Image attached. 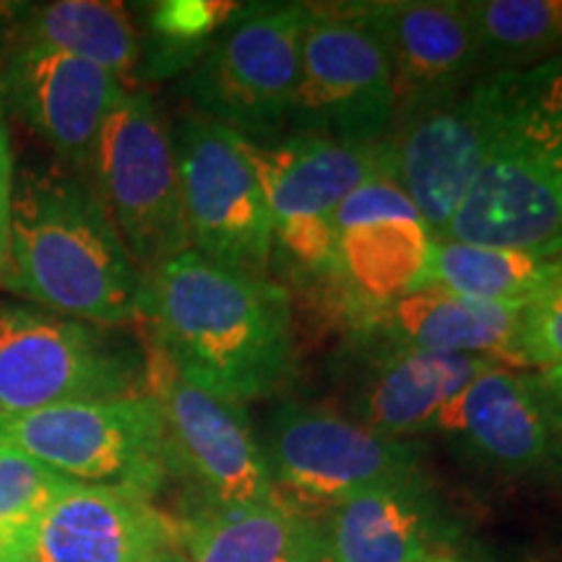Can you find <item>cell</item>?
<instances>
[{
    "mask_svg": "<svg viewBox=\"0 0 562 562\" xmlns=\"http://www.w3.org/2000/svg\"><path fill=\"white\" fill-rule=\"evenodd\" d=\"M191 248L224 269L269 279L273 224L245 138L203 115L175 131Z\"/></svg>",
    "mask_w": 562,
    "mask_h": 562,
    "instance_id": "obj_10",
    "label": "cell"
},
{
    "mask_svg": "<svg viewBox=\"0 0 562 562\" xmlns=\"http://www.w3.org/2000/svg\"><path fill=\"white\" fill-rule=\"evenodd\" d=\"M172 552L178 524L149 497L70 480L34 533L30 562H161Z\"/></svg>",
    "mask_w": 562,
    "mask_h": 562,
    "instance_id": "obj_16",
    "label": "cell"
},
{
    "mask_svg": "<svg viewBox=\"0 0 562 562\" xmlns=\"http://www.w3.org/2000/svg\"><path fill=\"white\" fill-rule=\"evenodd\" d=\"M245 151L271 211L273 243L313 269L339 263L334 220L341 203L372 175L393 167L385 140L290 136L256 144L245 138Z\"/></svg>",
    "mask_w": 562,
    "mask_h": 562,
    "instance_id": "obj_11",
    "label": "cell"
},
{
    "mask_svg": "<svg viewBox=\"0 0 562 562\" xmlns=\"http://www.w3.org/2000/svg\"><path fill=\"white\" fill-rule=\"evenodd\" d=\"M432 510L417 482L362 492L336 505L326 539V562H427L442 558Z\"/></svg>",
    "mask_w": 562,
    "mask_h": 562,
    "instance_id": "obj_20",
    "label": "cell"
},
{
    "mask_svg": "<svg viewBox=\"0 0 562 562\" xmlns=\"http://www.w3.org/2000/svg\"><path fill=\"white\" fill-rule=\"evenodd\" d=\"M531 381L537 385L539 396H542L544 409L552 419V427H558L562 432V368L539 370L537 375H531Z\"/></svg>",
    "mask_w": 562,
    "mask_h": 562,
    "instance_id": "obj_29",
    "label": "cell"
},
{
    "mask_svg": "<svg viewBox=\"0 0 562 562\" xmlns=\"http://www.w3.org/2000/svg\"><path fill=\"white\" fill-rule=\"evenodd\" d=\"M89 180L140 277L191 248L175 138L151 97H121L97 138Z\"/></svg>",
    "mask_w": 562,
    "mask_h": 562,
    "instance_id": "obj_5",
    "label": "cell"
},
{
    "mask_svg": "<svg viewBox=\"0 0 562 562\" xmlns=\"http://www.w3.org/2000/svg\"><path fill=\"white\" fill-rule=\"evenodd\" d=\"M0 446L16 448L66 480L144 497L170 472L165 422L149 391L0 414Z\"/></svg>",
    "mask_w": 562,
    "mask_h": 562,
    "instance_id": "obj_4",
    "label": "cell"
},
{
    "mask_svg": "<svg viewBox=\"0 0 562 562\" xmlns=\"http://www.w3.org/2000/svg\"><path fill=\"white\" fill-rule=\"evenodd\" d=\"M362 11L391 58L393 128L448 102L482 76L480 37L461 0H391L362 3Z\"/></svg>",
    "mask_w": 562,
    "mask_h": 562,
    "instance_id": "obj_14",
    "label": "cell"
},
{
    "mask_svg": "<svg viewBox=\"0 0 562 562\" xmlns=\"http://www.w3.org/2000/svg\"><path fill=\"white\" fill-rule=\"evenodd\" d=\"M510 368H562V284L539 292L521 307L508 351Z\"/></svg>",
    "mask_w": 562,
    "mask_h": 562,
    "instance_id": "obj_27",
    "label": "cell"
},
{
    "mask_svg": "<svg viewBox=\"0 0 562 562\" xmlns=\"http://www.w3.org/2000/svg\"><path fill=\"white\" fill-rule=\"evenodd\" d=\"M290 562H323V560H315V558H300V560H290Z\"/></svg>",
    "mask_w": 562,
    "mask_h": 562,
    "instance_id": "obj_35",
    "label": "cell"
},
{
    "mask_svg": "<svg viewBox=\"0 0 562 562\" xmlns=\"http://www.w3.org/2000/svg\"><path fill=\"white\" fill-rule=\"evenodd\" d=\"M558 263H560V269H562V252L558 256Z\"/></svg>",
    "mask_w": 562,
    "mask_h": 562,
    "instance_id": "obj_36",
    "label": "cell"
},
{
    "mask_svg": "<svg viewBox=\"0 0 562 562\" xmlns=\"http://www.w3.org/2000/svg\"><path fill=\"white\" fill-rule=\"evenodd\" d=\"M307 13L290 3L232 16L188 81L201 115L256 144L277 138L297 94Z\"/></svg>",
    "mask_w": 562,
    "mask_h": 562,
    "instance_id": "obj_8",
    "label": "cell"
},
{
    "mask_svg": "<svg viewBox=\"0 0 562 562\" xmlns=\"http://www.w3.org/2000/svg\"><path fill=\"white\" fill-rule=\"evenodd\" d=\"M13 188V157H11V140L5 133V125L0 121V220L9 222V203Z\"/></svg>",
    "mask_w": 562,
    "mask_h": 562,
    "instance_id": "obj_30",
    "label": "cell"
},
{
    "mask_svg": "<svg viewBox=\"0 0 562 562\" xmlns=\"http://www.w3.org/2000/svg\"><path fill=\"white\" fill-rule=\"evenodd\" d=\"M3 284L42 311L102 328L138 321L140 271L76 172L13 175Z\"/></svg>",
    "mask_w": 562,
    "mask_h": 562,
    "instance_id": "obj_2",
    "label": "cell"
},
{
    "mask_svg": "<svg viewBox=\"0 0 562 562\" xmlns=\"http://www.w3.org/2000/svg\"><path fill=\"white\" fill-rule=\"evenodd\" d=\"M161 562H186V558H182L180 552H172L170 558H165V560H161Z\"/></svg>",
    "mask_w": 562,
    "mask_h": 562,
    "instance_id": "obj_32",
    "label": "cell"
},
{
    "mask_svg": "<svg viewBox=\"0 0 562 562\" xmlns=\"http://www.w3.org/2000/svg\"><path fill=\"white\" fill-rule=\"evenodd\" d=\"M435 235L422 216H389L336 235L339 266L370 297L402 300L419 292Z\"/></svg>",
    "mask_w": 562,
    "mask_h": 562,
    "instance_id": "obj_23",
    "label": "cell"
},
{
    "mask_svg": "<svg viewBox=\"0 0 562 562\" xmlns=\"http://www.w3.org/2000/svg\"><path fill=\"white\" fill-rule=\"evenodd\" d=\"M526 302H482L427 286L393 302L391 323L406 347L474 355L505 364Z\"/></svg>",
    "mask_w": 562,
    "mask_h": 562,
    "instance_id": "obj_21",
    "label": "cell"
},
{
    "mask_svg": "<svg viewBox=\"0 0 562 562\" xmlns=\"http://www.w3.org/2000/svg\"><path fill=\"white\" fill-rule=\"evenodd\" d=\"M554 66H558V70H560V74H562V53L560 55H554Z\"/></svg>",
    "mask_w": 562,
    "mask_h": 562,
    "instance_id": "obj_33",
    "label": "cell"
},
{
    "mask_svg": "<svg viewBox=\"0 0 562 562\" xmlns=\"http://www.w3.org/2000/svg\"><path fill=\"white\" fill-rule=\"evenodd\" d=\"M146 393V360L94 323L0 307V414Z\"/></svg>",
    "mask_w": 562,
    "mask_h": 562,
    "instance_id": "obj_6",
    "label": "cell"
},
{
    "mask_svg": "<svg viewBox=\"0 0 562 562\" xmlns=\"http://www.w3.org/2000/svg\"><path fill=\"white\" fill-rule=\"evenodd\" d=\"M138 318L186 381L229 404L261 402L294 370L290 300L269 279L224 269L193 248L140 277Z\"/></svg>",
    "mask_w": 562,
    "mask_h": 562,
    "instance_id": "obj_1",
    "label": "cell"
},
{
    "mask_svg": "<svg viewBox=\"0 0 562 562\" xmlns=\"http://www.w3.org/2000/svg\"><path fill=\"white\" fill-rule=\"evenodd\" d=\"M435 240L492 248L562 245V79L550 60L518 70L508 123Z\"/></svg>",
    "mask_w": 562,
    "mask_h": 562,
    "instance_id": "obj_3",
    "label": "cell"
},
{
    "mask_svg": "<svg viewBox=\"0 0 562 562\" xmlns=\"http://www.w3.org/2000/svg\"><path fill=\"white\" fill-rule=\"evenodd\" d=\"M21 45L70 55L123 79L140 58L138 32L117 3L58 0L30 16Z\"/></svg>",
    "mask_w": 562,
    "mask_h": 562,
    "instance_id": "obj_24",
    "label": "cell"
},
{
    "mask_svg": "<svg viewBox=\"0 0 562 562\" xmlns=\"http://www.w3.org/2000/svg\"><path fill=\"white\" fill-rule=\"evenodd\" d=\"M550 248H492L453 240H435L419 290L461 294L482 302H529L539 292L562 284L558 256Z\"/></svg>",
    "mask_w": 562,
    "mask_h": 562,
    "instance_id": "obj_22",
    "label": "cell"
},
{
    "mask_svg": "<svg viewBox=\"0 0 562 562\" xmlns=\"http://www.w3.org/2000/svg\"><path fill=\"white\" fill-rule=\"evenodd\" d=\"M70 480L0 446V562H30L34 533Z\"/></svg>",
    "mask_w": 562,
    "mask_h": 562,
    "instance_id": "obj_26",
    "label": "cell"
},
{
    "mask_svg": "<svg viewBox=\"0 0 562 562\" xmlns=\"http://www.w3.org/2000/svg\"><path fill=\"white\" fill-rule=\"evenodd\" d=\"M482 74L526 70L562 53V0H469Z\"/></svg>",
    "mask_w": 562,
    "mask_h": 562,
    "instance_id": "obj_25",
    "label": "cell"
},
{
    "mask_svg": "<svg viewBox=\"0 0 562 562\" xmlns=\"http://www.w3.org/2000/svg\"><path fill=\"white\" fill-rule=\"evenodd\" d=\"M273 482L311 505H336L362 492L409 484L417 459L402 440L383 438L321 406L284 404L271 419Z\"/></svg>",
    "mask_w": 562,
    "mask_h": 562,
    "instance_id": "obj_13",
    "label": "cell"
},
{
    "mask_svg": "<svg viewBox=\"0 0 562 562\" xmlns=\"http://www.w3.org/2000/svg\"><path fill=\"white\" fill-rule=\"evenodd\" d=\"M5 266H9V222L0 220V281L5 277Z\"/></svg>",
    "mask_w": 562,
    "mask_h": 562,
    "instance_id": "obj_31",
    "label": "cell"
},
{
    "mask_svg": "<svg viewBox=\"0 0 562 562\" xmlns=\"http://www.w3.org/2000/svg\"><path fill=\"white\" fill-rule=\"evenodd\" d=\"M146 391L165 422L167 461L203 492L209 508L277 501L269 456L261 451L245 406L199 389L157 347L146 357Z\"/></svg>",
    "mask_w": 562,
    "mask_h": 562,
    "instance_id": "obj_12",
    "label": "cell"
},
{
    "mask_svg": "<svg viewBox=\"0 0 562 562\" xmlns=\"http://www.w3.org/2000/svg\"><path fill=\"white\" fill-rule=\"evenodd\" d=\"M0 94L76 175L89 172L102 125L125 94L117 76L70 55L21 45L0 70Z\"/></svg>",
    "mask_w": 562,
    "mask_h": 562,
    "instance_id": "obj_15",
    "label": "cell"
},
{
    "mask_svg": "<svg viewBox=\"0 0 562 562\" xmlns=\"http://www.w3.org/2000/svg\"><path fill=\"white\" fill-rule=\"evenodd\" d=\"M516 81L518 70L476 76L451 100L396 125L385 138L393 175L435 237L448 227L501 138Z\"/></svg>",
    "mask_w": 562,
    "mask_h": 562,
    "instance_id": "obj_9",
    "label": "cell"
},
{
    "mask_svg": "<svg viewBox=\"0 0 562 562\" xmlns=\"http://www.w3.org/2000/svg\"><path fill=\"white\" fill-rule=\"evenodd\" d=\"M186 562H326V539L281 497L243 508H203L178 524Z\"/></svg>",
    "mask_w": 562,
    "mask_h": 562,
    "instance_id": "obj_19",
    "label": "cell"
},
{
    "mask_svg": "<svg viewBox=\"0 0 562 562\" xmlns=\"http://www.w3.org/2000/svg\"><path fill=\"white\" fill-rule=\"evenodd\" d=\"M487 357L402 347L378 364L364 389V422L372 432L398 440L438 430L440 414L480 372Z\"/></svg>",
    "mask_w": 562,
    "mask_h": 562,
    "instance_id": "obj_18",
    "label": "cell"
},
{
    "mask_svg": "<svg viewBox=\"0 0 562 562\" xmlns=\"http://www.w3.org/2000/svg\"><path fill=\"white\" fill-rule=\"evenodd\" d=\"M232 16L235 13H232L229 3H191V0H182V3H161L154 11V26L170 47L191 50L211 32L227 24Z\"/></svg>",
    "mask_w": 562,
    "mask_h": 562,
    "instance_id": "obj_28",
    "label": "cell"
},
{
    "mask_svg": "<svg viewBox=\"0 0 562 562\" xmlns=\"http://www.w3.org/2000/svg\"><path fill=\"white\" fill-rule=\"evenodd\" d=\"M438 430L451 432L487 467L529 474L552 453V419L529 375L490 364L440 414Z\"/></svg>",
    "mask_w": 562,
    "mask_h": 562,
    "instance_id": "obj_17",
    "label": "cell"
},
{
    "mask_svg": "<svg viewBox=\"0 0 562 562\" xmlns=\"http://www.w3.org/2000/svg\"><path fill=\"white\" fill-rule=\"evenodd\" d=\"M307 11L292 128L297 136L381 144L396 117L383 37L362 3L307 5Z\"/></svg>",
    "mask_w": 562,
    "mask_h": 562,
    "instance_id": "obj_7",
    "label": "cell"
},
{
    "mask_svg": "<svg viewBox=\"0 0 562 562\" xmlns=\"http://www.w3.org/2000/svg\"><path fill=\"white\" fill-rule=\"evenodd\" d=\"M427 562H453V560L448 558V554H442V558H435V560H427Z\"/></svg>",
    "mask_w": 562,
    "mask_h": 562,
    "instance_id": "obj_34",
    "label": "cell"
}]
</instances>
